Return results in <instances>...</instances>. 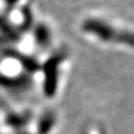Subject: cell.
<instances>
[{"label":"cell","instance_id":"obj_2","mask_svg":"<svg viewBox=\"0 0 134 134\" xmlns=\"http://www.w3.org/2000/svg\"><path fill=\"white\" fill-rule=\"evenodd\" d=\"M54 124H55V118L53 115L46 114L45 116H43L39 121V134H48L49 132H51V130L53 129Z\"/></svg>","mask_w":134,"mask_h":134},{"label":"cell","instance_id":"obj_1","mask_svg":"<svg viewBox=\"0 0 134 134\" xmlns=\"http://www.w3.org/2000/svg\"><path fill=\"white\" fill-rule=\"evenodd\" d=\"M83 29L101 41L119 43L134 47V33L129 31L117 30L102 20L88 19L85 22Z\"/></svg>","mask_w":134,"mask_h":134},{"label":"cell","instance_id":"obj_3","mask_svg":"<svg viewBox=\"0 0 134 134\" xmlns=\"http://www.w3.org/2000/svg\"><path fill=\"white\" fill-rule=\"evenodd\" d=\"M35 37L36 41L40 46H47L50 41V34L48 28L45 25H39L36 31H35Z\"/></svg>","mask_w":134,"mask_h":134}]
</instances>
